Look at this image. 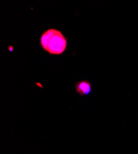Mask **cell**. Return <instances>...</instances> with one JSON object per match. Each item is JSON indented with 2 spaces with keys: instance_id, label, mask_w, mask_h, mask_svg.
Listing matches in <instances>:
<instances>
[{
  "instance_id": "1",
  "label": "cell",
  "mask_w": 138,
  "mask_h": 154,
  "mask_svg": "<svg viewBox=\"0 0 138 154\" xmlns=\"http://www.w3.org/2000/svg\"><path fill=\"white\" fill-rule=\"evenodd\" d=\"M40 46L45 52L53 55H60L65 53L68 40L63 33L55 29H50L40 36Z\"/></svg>"
},
{
  "instance_id": "2",
  "label": "cell",
  "mask_w": 138,
  "mask_h": 154,
  "mask_svg": "<svg viewBox=\"0 0 138 154\" xmlns=\"http://www.w3.org/2000/svg\"><path fill=\"white\" fill-rule=\"evenodd\" d=\"M74 88L76 93L81 96L89 95L92 91V83L86 80H80L74 84Z\"/></svg>"
},
{
  "instance_id": "3",
  "label": "cell",
  "mask_w": 138,
  "mask_h": 154,
  "mask_svg": "<svg viewBox=\"0 0 138 154\" xmlns=\"http://www.w3.org/2000/svg\"><path fill=\"white\" fill-rule=\"evenodd\" d=\"M8 49L11 51V52H12V51H13V49H14V48H13V47H12L11 46H9Z\"/></svg>"
}]
</instances>
